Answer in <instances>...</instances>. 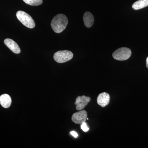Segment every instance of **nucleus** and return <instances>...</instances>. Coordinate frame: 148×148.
Instances as JSON below:
<instances>
[{
	"label": "nucleus",
	"instance_id": "f8f14e48",
	"mask_svg": "<svg viewBox=\"0 0 148 148\" xmlns=\"http://www.w3.org/2000/svg\"><path fill=\"white\" fill-rule=\"evenodd\" d=\"M27 4L33 6L40 5L43 2L42 0H23Z\"/></svg>",
	"mask_w": 148,
	"mask_h": 148
},
{
	"label": "nucleus",
	"instance_id": "1a4fd4ad",
	"mask_svg": "<svg viewBox=\"0 0 148 148\" xmlns=\"http://www.w3.org/2000/svg\"><path fill=\"white\" fill-rule=\"evenodd\" d=\"M84 22L85 26L87 28H90L94 23V18L92 14L89 12H86L83 16Z\"/></svg>",
	"mask_w": 148,
	"mask_h": 148
},
{
	"label": "nucleus",
	"instance_id": "39448f33",
	"mask_svg": "<svg viewBox=\"0 0 148 148\" xmlns=\"http://www.w3.org/2000/svg\"><path fill=\"white\" fill-rule=\"evenodd\" d=\"M87 117V113L85 110L80 111L73 114L72 120L76 124H82L86 122Z\"/></svg>",
	"mask_w": 148,
	"mask_h": 148
},
{
	"label": "nucleus",
	"instance_id": "20e7f679",
	"mask_svg": "<svg viewBox=\"0 0 148 148\" xmlns=\"http://www.w3.org/2000/svg\"><path fill=\"white\" fill-rule=\"evenodd\" d=\"M131 51L130 49L126 47H121L116 50L113 53V57L118 61H125L127 60L131 56Z\"/></svg>",
	"mask_w": 148,
	"mask_h": 148
},
{
	"label": "nucleus",
	"instance_id": "7ed1b4c3",
	"mask_svg": "<svg viewBox=\"0 0 148 148\" xmlns=\"http://www.w3.org/2000/svg\"><path fill=\"white\" fill-rule=\"evenodd\" d=\"M73 56V53L70 51H59L54 53L53 58L57 63H63L71 60Z\"/></svg>",
	"mask_w": 148,
	"mask_h": 148
},
{
	"label": "nucleus",
	"instance_id": "4468645a",
	"mask_svg": "<svg viewBox=\"0 0 148 148\" xmlns=\"http://www.w3.org/2000/svg\"><path fill=\"white\" fill-rule=\"evenodd\" d=\"M71 134L75 138H77V137H78V136L77 133L76 132H75V131H71Z\"/></svg>",
	"mask_w": 148,
	"mask_h": 148
},
{
	"label": "nucleus",
	"instance_id": "ddd939ff",
	"mask_svg": "<svg viewBox=\"0 0 148 148\" xmlns=\"http://www.w3.org/2000/svg\"><path fill=\"white\" fill-rule=\"evenodd\" d=\"M81 128L82 130L83 131H84V132H88L89 130V127L88 126L87 123H86V122H84L81 124Z\"/></svg>",
	"mask_w": 148,
	"mask_h": 148
},
{
	"label": "nucleus",
	"instance_id": "f257e3e1",
	"mask_svg": "<svg viewBox=\"0 0 148 148\" xmlns=\"http://www.w3.org/2000/svg\"><path fill=\"white\" fill-rule=\"evenodd\" d=\"M68 19L66 15L62 14L54 16L51 22V27L55 33L59 34L64 31L68 24Z\"/></svg>",
	"mask_w": 148,
	"mask_h": 148
},
{
	"label": "nucleus",
	"instance_id": "f03ea898",
	"mask_svg": "<svg viewBox=\"0 0 148 148\" xmlns=\"http://www.w3.org/2000/svg\"><path fill=\"white\" fill-rule=\"evenodd\" d=\"M16 17L23 25L27 28L33 29L35 27V22L32 16L23 11H18L16 14Z\"/></svg>",
	"mask_w": 148,
	"mask_h": 148
},
{
	"label": "nucleus",
	"instance_id": "2eb2a0df",
	"mask_svg": "<svg viewBox=\"0 0 148 148\" xmlns=\"http://www.w3.org/2000/svg\"><path fill=\"white\" fill-rule=\"evenodd\" d=\"M146 66L148 69V57L147 58V60H146Z\"/></svg>",
	"mask_w": 148,
	"mask_h": 148
},
{
	"label": "nucleus",
	"instance_id": "6e6552de",
	"mask_svg": "<svg viewBox=\"0 0 148 148\" xmlns=\"http://www.w3.org/2000/svg\"><path fill=\"white\" fill-rule=\"evenodd\" d=\"M5 44L14 53L18 54L21 52V49L17 44L13 40L7 38L4 40Z\"/></svg>",
	"mask_w": 148,
	"mask_h": 148
},
{
	"label": "nucleus",
	"instance_id": "0eeeda50",
	"mask_svg": "<svg viewBox=\"0 0 148 148\" xmlns=\"http://www.w3.org/2000/svg\"><path fill=\"white\" fill-rule=\"evenodd\" d=\"M110 95L106 92L100 93L97 98V103L103 108L108 106L110 103Z\"/></svg>",
	"mask_w": 148,
	"mask_h": 148
},
{
	"label": "nucleus",
	"instance_id": "9d476101",
	"mask_svg": "<svg viewBox=\"0 0 148 148\" xmlns=\"http://www.w3.org/2000/svg\"><path fill=\"white\" fill-rule=\"evenodd\" d=\"M11 103V98L8 94H4L0 96V104L3 108H9Z\"/></svg>",
	"mask_w": 148,
	"mask_h": 148
},
{
	"label": "nucleus",
	"instance_id": "9b49d317",
	"mask_svg": "<svg viewBox=\"0 0 148 148\" xmlns=\"http://www.w3.org/2000/svg\"><path fill=\"white\" fill-rule=\"evenodd\" d=\"M148 6V0H138L133 3L132 8L135 10L141 9Z\"/></svg>",
	"mask_w": 148,
	"mask_h": 148
},
{
	"label": "nucleus",
	"instance_id": "423d86ee",
	"mask_svg": "<svg viewBox=\"0 0 148 148\" xmlns=\"http://www.w3.org/2000/svg\"><path fill=\"white\" fill-rule=\"evenodd\" d=\"M90 101L89 97L83 95L77 97L75 105L76 106V110H82L84 109Z\"/></svg>",
	"mask_w": 148,
	"mask_h": 148
}]
</instances>
